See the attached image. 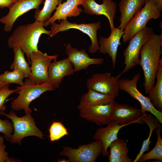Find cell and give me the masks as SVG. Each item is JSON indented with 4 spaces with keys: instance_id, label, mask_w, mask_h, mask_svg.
I'll use <instances>...</instances> for the list:
<instances>
[{
    "instance_id": "6da1fadb",
    "label": "cell",
    "mask_w": 162,
    "mask_h": 162,
    "mask_svg": "<svg viewBox=\"0 0 162 162\" xmlns=\"http://www.w3.org/2000/svg\"><path fill=\"white\" fill-rule=\"evenodd\" d=\"M162 35L154 32L142 46L140 53V65L144 74L143 86L146 94L154 86L162 54Z\"/></svg>"
},
{
    "instance_id": "7a4b0ae2",
    "label": "cell",
    "mask_w": 162,
    "mask_h": 162,
    "mask_svg": "<svg viewBox=\"0 0 162 162\" xmlns=\"http://www.w3.org/2000/svg\"><path fill=\"white\" fill-rule=\"evenodd\" d=\"M44 27L43 22L36 21L18 26L8 40V46L12 49L16 46L20 47L30 62L31 53L39 50L38 44L41 35L44 34L50 36L51 31L46 30Z\"/></svg>"
},
{
    "instance_id": "3957f363",
    "label": "cell",
    "mask_w": 162,
    "mask_h": 162,
    "mask_svg": "<svg viewBox=\"0 0 162 162\" xmlns=\"http://www.w3.org/2000/svg\"><path fill=\"white\" fill-rule=\"evenodd\" d=\"M16 88L19 89L17 92L19 95L11 102V107L16 111L23 110L26 114L32 112L29 106L32 101L39 98L44 92L54 91L56 88L49 82L36 84L27 78L23 86H18Z\"/></svg>"
},
{
    "instance_id": "277c9868",
    "label": "cell",
    "mask_w": 162,
    "mask_h": 162,
    "mask_svg": "<svg viewBox=\"0 0 162 162\" xmlns=\"http://www.w3.org/2000/svg\"><path fill=\"white\" fill-rule=\"evenodd\" d=\"M0 114L10 119L13 123L14 132L10 141L11 143L21 145L23 138L30 136H36L41 139H44L42 131L36 126L34 119L32 116L31 113L19 117L11 110L8 114L2 111L0 112Z\"/></svg>"
},
{
    "instance_id": "5b68a950",
    "label": "cell",
    "mask_w": 162,
    "mask_h": 162,
    "mask_svg": "<svg viewBox=\"0 0 162 162\" xmlns=\"http://www.w3.org/2000/svg\"><path fill=\"white\" fill-rule=\"evenodd\" d=\"M161 13L151 0H146L144 6L134 16L125 27L122 36L124 43L128 41L137 32L146 27L151 20L156 19Z\"/></svg>"
},
{
    "instance_id": "8992f818",
    "label": "cell",
    "mask_w": 162,
    "mask_h": 162,
    "mask_svg": "<svg viewBox=\"0 0 162 162\" xmlns=\"http://www.w3.org/2000/svg\"><path fill=\"white\" fill-rule=\"evenodd\" d=\"M153 32L152 28L146 27L136 34L129 40V44L123 52L124 63L125 65L120 76L136 66L140 65V53L143 45Z\"/></svg>"
},
{
    "instance_id": "52a82bcc",
    "label": "cell",
    "mask_w": 162,
    "mask_h": 162,
    "mask_svg": "<svg viewBox=\"0 0 162 162\" xmlns=\"http://www.w3.org/2000/svg\"><path fill=\"white\" fill-rule=\"evenodd\" d=\"M103 149L102 142L97 140L89 143L80 145L76 148L64 147L59 155L68 157L65 162H94L102 154Z\"/></svg>"
},
{
    "instance_id": "ba28073f",
    "label": "cell",
    "mask_w": 162,
    "mask_h": 162,
    "mask_svg": "<svg viewBox=\"0 0 162 162\" xmlns=\"http://www.w3.org/2000/svg\"><path fill=\"white\" fill-rule=\"evenodd\" d=\"M60 23H54L51 25V34L50 37L54 36L56 34L61 32L65 31L70 29H75L87 35L90 38L91 44L88 50L91 53L98 52L99 45L97 37V30L101 28V22H98L89 23L77 24L71 23L67 20H61Z\"/></svg>"
},
{
    "instance_id": "9c48e42d",
    "label": "cell",
    "mask_w": 162,
    "mask_h": 162,
    "mask_svg": "<svg viewBox=\"0 0 162 162\" xmlns=\"http://www.w3.org/2000/svg\"><path fill=\"white\" fill-rule=\"evenodd\" d=\"M140 74L138 73L132 79L122 78L119 80V89L128 93L130 96L138 100L140 103L141 110L144 112H149L154 116L162 124V112L157 110L153 105L148 97L144 95L137 88V82Z\"/></svg>"
},
{
    "instance_id": "30bf717a",
    "label": "cell",
    "mask_w": 162,
    "mask_h": 162,
    "mask_svg": "<svg viewBox=\"0 0 162 162\" xmlns=\"http://www.w3.org/2000/svg\"><path fill=\"white\" fill-rule=\"evenodd\" d=\"M120 76L118 74L114 77L109 72L97 73L88 79L87 87L88 89L116 97L119 94Z\"/></svg>"
},
{
    "instance_id": "8fae6325",
    "label": "cell",
    "mask_w": 162,
    "mask_h": 162,
    "mask_svg": "<svg viewBox=\"0 0 162 162\" xmlns=\"http://www.w3.org/2000/svg\"><path fill=\"white\" fill-rule=\"evenodd\" d=\"M58 56V55L49 56L39 50L32 52L29 56L31 75L28 78L36 84L49 82V67L52 61L57 58Z\"/></svg>"
},
{
    "instance_id": "7c38bea8",
    "label": "cell",
    "mask_w": 162,
    "mask_h": 162,
    "mask_svg": "<svg viewBox=\"0 0 162 162\" xmlns=\"http://www.w3.org/2000/svg\"><path fill=\"white\" fill-rule=\"evenodd\" d=\"M44 0H18L9 9L8 14L0 18L4 24V31L9 32L12 29L17 19L31 10L39 8Z\"/></svg>"
},
{
    "instance_id": "4fadbf2b",
    "label": "cell",
    "mask_w": 162,
    "mask_h": 162,
    "mask_svg": "<svg viewBox=\"0 0 162 162\" xmlns=\"http://www.w3.org/2000/svg\"><path fill=\"white\" fill-rule=\"evenodd\" d=\"M103 2L99 4L95 0H83L82 5L83 11L91 15H103L108 19L111 30L115 28L114 20L117 11V5L112 0H102Z\"/></svg>"
},
{
    "instance_id": "5bb4252c",
    "label": "cell",
    "mask_w": 162,
    "mask_h": 162,
    "mask_svg": "<svg viewBox=\"0 0 162 162\" xmlns=\"http://www.w3.org/2000/svg\"><path fill=\"white\" fill-rule=\"evenodd\" d=\"M114 102L86 106L80 110V116L98 125L107 124L112 121L111 115Z\"/></svg>"
},
{
    "instance_id": "9a60e30c",
    "label": "cell",
    "mask_w": 162,
    "mask_h": 162,
    "mask_svg": "<svg viewBox=\"0 0 162 162\" xmlns=\"http://www.w3.org/2000/svg\"><path fill=\"white\" fill-rule=\"evenodd\" d=\"M65 53L73 64L75 72L87 69L91 65H100L104 60L102 58H91L86 50L82 49L78 50L72 47L70 44L66 45Z\"/></svg>"
},
{
    "instance_id": "2e32d148",
    "label": "cell",
    "mask_w": 162,
    "mask_h": 162,
    "mask_svg": "<svg viewBox=\"0 0 162 162\" xmlns=\"http://www.w3.org/2000/svg\"><path fill=\"white\" fill-rule=\"evenodd\" d=\"M146 113H144L141 109L134 108L127 104H119L115 102L111 118L112 121L120 125L134 122L142 124L144 122L141 119Z\"/></svg>"
},
{
    "instance_id": "e0dca14e",
    "label": "cell",
    "mask_w": 162,
    "mask_h": 162,
    "mask_svg": "<svg viewBox=\"0 0 162 162\" xmlns=\"http://www.w3.org/2000/svg\"><path fill=\"white\" fill-rule=\"evenodd\" d=\"M123 34L124 31L115 27L111 30L108 38L101 37L99 39V52L104 54H108L111 58L113 68L116 66L118 48L121 45L120 40Z\"/></svg>"
},
{
    "instance_id": "ac0fdd59",
    "label": "cell",
    "mask_w": 162,
    "mask_h": 162,
    "mask_svg": "<svg viewBox=\"0 0 162 162\" xmlns=\"http://www.w3.org/2000/svg\"><path fill=\"white\" fill-rule=\"evenodd\" d=\"M66 0L59 4L53 15L44 23L45 27L51 25L57 20L59 22L61 20H67L68 17L78 16L82 12V9L78 6L82 5L83 0Z\"/></svg>"
},
{
    "instance_id": "d6986e66",
    "label": "cell",
    "mask_w": 162,
    "mask_h": 162,
    "mask_svg": "<svg viewBox=\"0 0 162 162\" xmlns=\"http://www.w3.org/2000/svg\"><path fill=\"white\" fill-rule=\"evenodd\" d=\"M75 71L73 64L68 58L59 61L57 58L50 64L48 70L49 82L56 88H58L63 78L74 74Z\"/></svg>"
},
{
    "instance_id": "ffe728a7",
    "label": "cell",
    "mask_w": 162,
    "mask_h": 162,
    "mask_svg": "<svg viewBox=\"0 0 162 162\" xmlns=\"http://www.w3.org/2000/svg\"><path fill=\"white\" fill-rule=\"evenodd\" d=\"M135 123H136L134 122L120 125L112 121L106 127L100 128L97 130L93 138L102 142L103 145L102 154L103 156L106 157L109 155L108 149L111 143L118 138L117 135L119 130L124 127Z\"/></svg>"
},
{
    "instance_id": "44dd1931",
    "label": "cell",
    "mask_w": 162,
    "mask_h": 162,
    "mask_svg": "<svg viewBox=\"0 0 162 162\" xmlns=\"http://www.w3.org/2000/svg\"><path fill=\"white\" fill-rule=\"evenodd\" d=\"M146 0H120L118 6L120 24L118 27L124 31L135 14L145 5Z\"/></svg>"
},
{
    "instance_id": "7402d4cb",
    "label": "cell",
    "mask_w": 162,
    "mask_h": 162,
    "mask_svg": "<svg viewBox=\"0 0 162 162\" xmlns=\"http://www.w3.org/2000/svg\"><path fill=\"white\" fill-rule=\"evenodd\" d=\"M114 96L88 89L80 98L77 108L79 110L90 106L106 104L115 101Z\"/></svg>"
},
{
    "instance_id": "603a6c76",
    "label": "cell",
    "mask_w": 162,
    "mask_h": 162,
    "mask_svg": "<svg viewBox=\"0 0 162 162\" xmlns=\"http://www.w3.org/2000/svg\"><path fill=\"white\" fill-rule=\"evenodd\" d=\"M156 83L148 93V97L154 106L162 112V59L161 58L156 79Z\"/></svg>"
},
{
    "instance_id": "cb8c5ba5",
    "label": "cell",
    "mask_w": 162,
    "mask_h": 162,
    "mask_svg": "<svg viewBox=\"0 0 162 162\" xmlns=\"http://www.w3.org/2000/svg\"><path fill=\"white\" fill-rule=\"evenodd\" d=\"M141 120L148 125L149 128L150 132L148 137L146 140H144L140 151L133 161V162H137L145 152L149 151L150 144L151 142L150 140L153 131L157 128L161 127V124L158 120L152 114H148L146 113L142 116Z\"/></svg>"
},
{
    "instance_id": "d4e9b609",
    "label": "cell",
    "mask_w": 162,
    "mask_h": 162,
    "mask_svg": "<svg viewBox=\"0 0 162 162\" xmlns=\"http://www.w3.org/2000/svg\"><path fill=\"white\" fill-rule=\"evenodd\" d=\"M14 52V60L11 64L10 68L12 70L20 69L23 72L25 77L29 78L31 75V68L26 61L24 53L19 46L13 49Z\"/></svg>"
},
{
    "instance_id": "484cf974",
    "label": "cell",
    "mask_w": 162,
    "mask_h": 162,
    "mask_svg": "<svg viewBox=\"0 0 162 162\" xmlns=\"http://www.w3.org/2000/svg\"><path fill=\"white\" fill-rule=\"evenodd\" d=\"M62 0H45L43 8L35 10L34 18L35 21L42 22L47 21L51 17L52 13L56 10L59 4Z\"/></svg>"
},
{
    "instance_id": "4316f807",
    "label": "cell",
    "mask_w": 162,
    "mask_h": 162,
    "mask_svg": "<svg viewBox=\"0 0 162 162\" xmlns=\"http://www.w3.org/2000/svg\"><path fill=\"white\" fill-rule=\"evenodd\" d=\"M155 129L157 139L155 146L151 151L146 154H143L137 162H143L151 159L162 161V139L160 136L162 127H159Z\"/></svg>"
},
{
    "instance_id": "83f0119b",
    "label": "cell",
    "mask_w": 162,
    "mask_h": 162,
    "mask_svg": "<svg viewBox=\"0 0 162 162\" xmlns=\"http://www.w3.org/2000/svg\"><path fill=\"white\" fill-rule=\"evenodd\" d=\"M25 78L23 71L21 70H13L12 71H6L0 75V81L8 84L15 83L19 86L24 84L23 80Z\"/></svg>"
},
{
    "instance_id": "f1b7e54d",
    "label": "cell",
    "mask_w": 162,
    "mask_h": 162,
    "mask_svg": "<svg viewBox=\"0 0 162 162\" xmlns=\"http://www.w3.org/2000/svg\"><path fill=\"white\" fill-rule=\"evenodd\" d=\"M110 154L108 158H114L128 155L129 149L124 140L118 138L110 145Z\"/></svg>"
},
{
    "instance_id": "f546056e",
    "label": "cell",
    "mask_w": 162,
    "mask_h": 162,
    "mask_svg": "<svg viewBox=\"0 0 162 162\" xmlns=\"http://www.w3.org/2000/svg\"><path fill=\"white\" fill-rule=\"evenodd\" d=\"M50 141L54 142L59 140L68 134L67 129L61 122H55L51 125L49 129Z\"/></svg>"
},
{
    "instance_id": "4dcf8cb0",
    "label": "cell",
    "mask_w": 162,
    "mask_h": 162,
    "mask_svg": "<svg viewBox=\"0 0 162 162\" xmlns=\"http://www.w3.org/2000/svg\"><path fill=\"white\" fill-rule=\"evenodd\" d=\"M14 130L12 122L6 119L3 120L0 118V132L4 135V137L6 140L10 142Z\"/></svg>"
},
{
    "instance_id": "1f68e13d",
    "label": "cell",
    "mask_w": 162,
    "mask_h": 162,
    "mask_svg": "<svg viewBox=\"0 0 162 162\" xmlns=\"http://www.w3.org/2000/svg\"><path fill=\"white\" fill-rule=\"evenodd\" d=\"M9 84L0 88V112L5 110L6 107L4 104L7 98L10 94L14 93H17L19 90L17 88L14 90L10 89Z\"/></svg>"
},
{
    "instance_id": "d6a6232c",
    "label": "cell",
    "mask_w": 162,
    "mask_h": 162,
    "mask_svg": "<svg viewBox=\"0 0 162 162\" xmlns=\"http://www.w3.org/2000/svg\"><path fill=\"white\" fill-rule=\"evenodd\" d=\"M5 148L3 137L0 134V162L19 161L18 160L10 158L8 155V153L5 151Z\"/></svg>"
},
{
    "instance_id": "836d02e7",
    "label": "cell",
    "mask_w": 162,
    "mask_h": 162,
    "mask_svg": "<svg viewBox=\"0 0 162 162\" xmlns=\"http://www.w3.org/2000/svg\"><path fill=\"white\" fill-rule=\"evenodd\" d=\"M110 162H131V159L128 155L118 156L114 158H108Z\"/></svg>"
},
{
    "instance_id": "e575fe53",
    "label": "cell",
    "mask_w": 162,
    "mask_h": 162,
    "mask_svg": "<svg viewBox=\"0 0 162 162\" xmlns=\"http://www.w3.org/2000/svg\"><path fill=\"white\" fill-rule=\"evenodd\" d=\"M18 0H0V8H10Z\"/></svg>"
},
{
    "instance_id": "d590c367",
    "label": "cell",
    "mask_w": 162,
    "mask_h": 162,
    "mask_svg": "<svg viewBox=\"0 0 162 162\" xmlns=\"http://www.w3.org/2000/svg\"><path fill=\"white\" fill-rule=\"evenodd\" d=\"M160 12L162 10V0H151Z\"/></svg>"
},
{
    "instance_id": "8d00e7d4",
    "label": "cell",
    "mask_w": 162,
    "mask_h": 162,
    "mask_svg": "<svg viewBox=\"0 0 162 162\" xmlns=\"http://www.w3.org/2000/svg\"><path fill=\"white\" fill-rule=\"evenodd\" d=\"M8 84H9L4 82H3L0 81V88L3 87Z\"/></svg>"
}]
</instances>
